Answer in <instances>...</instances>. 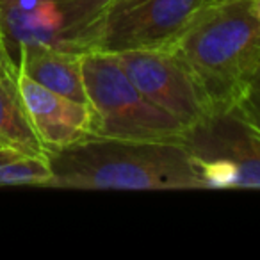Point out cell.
Instances as JSON below:
<instances>
[{
	"label": "cell",
	"instance_id": "52a82bcc",
	"mask_svg": "<svg viewBox=\"0 0 260 260\" xmlns=\"http://www.w3.org/2000/svg\"><path fill=\"white\" fill-rule=\"evenodd\" d=\"M182 146L198 160H223L237 171V189H260V134L235 111L187 130Z\"/></svg>",
	"mask_w": 260,
	"mask_h": 260
},
{
	"label": "cell",
	"instance_id": "7a4b0ae2",
	"mask_svg": "<svg viewBox=\"0 0 260 260\" xmlns=\"http://www.w3.org/2000/svg\"><path fill=\"white\" fill-rule=\"evenodd\" d=\"M168 50L198 77L217 114L230 112L260 72V22L253 0L210 4Z\"/></svg>",
	"mask_w": 260,
	"mask_h": 260
},
{
	"label": "cell",
	"instance_id": "6da1fadb",
	"mask_svg": "<svg viewBox=\"0 0 260 260\" xmlns=\"http://www.w3.org/2000/svg\"><path fill=\"white\" fill-rule=\"evenodd\" d=\"M47 187L168 191L207 189L185 146L87 136L68 148L48 152Z\"/></svg>",
	"mask_w": 260,
	"mask_h": 260
},
{
	"label": "cell",
	"instance_id": "5b68a950",
	"mask_svg": "<svg viewBox=\"0 0 260 260\" xmlns=\"http://www.w3.org/2000/svg\"><path fill=\"white\" fill-rule=\"evenodd\" d=\"M217 0H119L109 9L96 52L168 50Z\"/></svg>",
	"mask_w": 260,
	"mask_h": 260
},
{
	"label": "cell",
	"instance_id": "5bb4252c",
	"mask_svg": "<svg viewBox=\"0 0 260 260\" xmlns=\"http://www.w3.org/2000/svg\"><path fill=\"white\" fill-rule=\"evenodd\" d=\"M18 155H23V153L16 152V150H13V148H2L0 150V164L8 162V160L15 159V157H18Z\"/></svg>",
	"mask_w": 260,
	"mask_h": 260
},
{
	"label": "cell",
	"instance_id": "7c38bea8",
	"mask_svg": "<svg viewBox=\"0 0 260 260\" xmlns=\"http://www.w3.org/2000/svg\"><path fill=\"white\" fill-rule=\"evenodd\" d=\"M232 111H235L248 125L260 134V86H251L248 93L237 102Z\"/></svg>",
	"mask_w": 260,
	"mask_h": 260
},
{
	"label": "cell",
	"instance_id": "2e32d148",
	"mask_svg": "<svg viewBox=\"0 0 260 260\" xmlns=\"http://www.w3.org/2000/svg\"><path fill=\"white\" fill-rule=\"evenodd\" d=\"M253 86H260V72L256 73V77H255V82H253Z\"/></svg>",
	"mask_w": 260,
	"mask_h": 260
},
{
	"label": "cell",
	"instance_id": "30bf717a",
	"mask_svg": "<svg viewBox=\"0 0 260 260\" xmlns=\"http://www.w3.org/2000/svg\"><path fill=\"white\" fill-rule=\"evenodd\" d=\"M0 143L23 155L47 157L18 87V72L0 77Z\"/></svg>",
	"mask_w": 260,
	"mask_h": 260
},
{
	"label": "cell",
	"instance_id": "9c48e42d",
	"mask_svg": "<svg viewBox=\"0 0 260 260\" xmlns=\"http://www.w3.org/2000/svg\"><path fill=\"white\" fill-rule=\"evenodd\" d=\"M18 72L70 100L87 104L82 77V55L48 47H25L18 54Z\"/></svg>",
	"mask_w": 260,
	"mask_h": 260
},
{
	"label": "cell",
	"instance_id": "ba28073f",
	"mask_svg": "<svg viewBox=\"0 0 260 260\" xmlns=\"http://www.w3.org/2000/svg\"><path fill=\"white\" fill-rule=\"evenodd\" d=\"M18 87L47 153L68 148L91 136V111L87 104L61 96L20 72Z\"/></svg>",
	"mask_w": 260,
	"mask_h": 260
},
{
	"label": "cell",
	"instance_id": "4fadbf2b",
	"mask_svg": "<svg viewBox=\"0 0 260 260\" xmlns=\"http://www.w3.org/2000/svg\"><path fill=\"white\" fill-rule=\"evenodd\" d=\"M16 72H18L16 64L9 59V55L6 54V50L0 45V77H6L9 73H16Z\"/></svg>",
	"mask_w": 260,
	"mask_h": 260
},
{
	"label": "cell",
	"instance_id": "3957f363",
	"mask_svg": "<svg viewBox=\"0 0 260 260\" xmlns=\"http://www.w3.org/2000/svg\"><path fill=\"white\" fill-rule=\"evenodd\" d=\"M82 77L91 136L182 145L187 128L139 91L114 54H84Z\"/></svg>",
	"mask_w": 260,
	"mask_h": 260
},
{
	"label": "cell",
	"instance_id": "8992f818",
	"mask_svg": "<svg viewBox=\"0 0 260 260\" xmlns=\"http://www.w3.org/2000/svg\"><path fill=\"white\" fill-rule=\"evenodd\" d=\"M114 57L146 98L187 130L217 114L198 77L175 52L125 50Z\"/></svg>",
	"mask_w": 260,
	"mask_h": 260
},
{
	"label": "cell",
	"instance_id": "277c9868",
	"mask_svg": "<svg viewBox=\"0 0 260 260\" xmlns=\"http://www.w3.org/2000/svg\"><path fill=\"white\" fill-rule=\"evenodd\" d=\"M112 4L114 0H0V45L15 64L25 47L75 55L96 52Z\"/></svg>",
	"mask_w": 260,
	"mask_h": 260
},
{
	"label": "cell",
	"instance_id": "e0dca14e",
	"mask_svg": "<svg viewBox=\"0 0 260 260\" xmlns=\"http://www.w3.org/2000/svg\"><path fill=\"white\" fill-rule=\"evenodd\" d=\"M2 148H8V146H4V145H2V143H0V150H2Z\"/></svg>",
	"mask_w": 260,
	"mask_h": 260
},
{
	"label": "cell",
	"instance_id": "8fae6325",
	"mask_svg": "<svg viewBox=\"0 0 260 260\" xmlns=\"http://www.w3.org/2000/svg\"><path fill=\"white\" fill-rule=\"evenodd\" d=\"M52 180L48 157L18 155L0 164V187L4 185H41L47 187Z\"/></svg>",
	"mask_w": 260,
	"mask_h": 260
},
{
	"label": "cell",
	"instance_id": "9a60e30c",
	"mask_svg": "<svg viewBox=\"0 0 260 260\" xmlns=\"http://www.w3.org/2000/svg\"><path fill=\"white\" fill-rule=\"evenodd\" d=\"M253 4H255V13H256V18L260 22V0H253Z\"/></svg>",
	"mask_w": 260,
	"mask_h": 260
},
{
	"label": "cell",
	"instance_id": "ac0fdd59",
	"mask_svg": "<svg viewBox=\"0 0 260 260\" xmlns=\"http://www.w3.org/2000/svg\"><path fill=\"white\" fill-rule=\"evenodd\" d=\"M114 2H119V0H114Z\"/></svg>",
	"mask_w": 260,
	"mask_h": 260
}]
</instances>
